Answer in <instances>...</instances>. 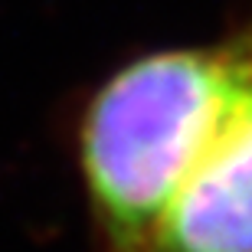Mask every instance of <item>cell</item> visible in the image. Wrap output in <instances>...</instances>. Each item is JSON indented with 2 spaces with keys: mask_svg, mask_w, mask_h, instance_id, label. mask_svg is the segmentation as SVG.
Returning <instances> with one entry per match:
<instances>
[{
  "mask_svg": "<svg viewBox=\"0 0 252 252\" xmlns=\"http://www.w3.org/2000/svg\"><path fill=\"white\" fill-rule=\"evenodd\" d=\"M226 39L164 46L118 65L82 102L75 167L92 252H141L187 144L220 102Z\"/></svg>",
  "mask_w": 252,
  "mask_h": 252,
  "instance_id": "cell-1",
  "label": "cell"
},
{
  "mask_svg": "<svg viewBox=\"0 0 252 252\" xmlns=\"http://www.w3.org/2000/svg\"><path fill=\"white\" fill-rule=\"evenodd\" d=\"M223 39V95L184 151L141 252H252V20Z\"/></svg>",
  "mask_w": 252,
  "mask_h": 252,
  "instance_id": "cell-2",
  "label": "cell"
}]
</instances>
